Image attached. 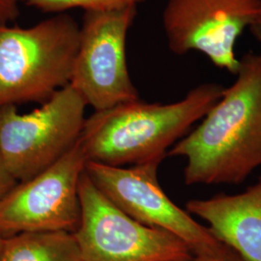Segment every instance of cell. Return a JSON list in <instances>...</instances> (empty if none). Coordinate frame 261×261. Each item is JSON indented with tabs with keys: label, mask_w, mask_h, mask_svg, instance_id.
<instances>
[{
	"label": "cell",
	"mask_w": 261,
	"mask_h": 261,
	"mask_svg": "<svg viewBox=\"0 0 261 261\" xmlns=\"http://www.w3.org/2000/svg\"><path fill=\"white\" fill-rule=\"evenodd\" d=\"M236 79L167 156L186 159V185L241 184L261 167V56L240 58Z\"/></svg>",
	"instance_id": "cell-1"
},
{
	"label": "cell",
	"mask_w": 261,
	"mask_h": 261,
	"mask_svg": "<svg viewBox=\"0 0 261 261\" xmlns=\"http://www.w3.org/2000/svg\"><path fill=\"white\" fill-rule=\"evenodd\" d=\"M224 88L208 83L197 85L174 103L139 99L94 112L85 119L80 138L87 162L113 167L162 163L168 148L221 99Z\"/></svg>",
	"instance_id": "cell-2"
},
{
	"label": "cell",
	"mask_w": 261,
	"mask_h": 261,
	"mask_svg": "<svg viewBox=\"0 0 261 261\" xmlns=\"http://www.w3.org/2000/svg\"><path fill=\"white\" fill-rule=\"evenodd\" d=\"M80 24L66 13L30 28L0 23V108L45 103L70 84Z\"/></svg>",
	"instance_id": "cell-3"
},
{
	"label": "cell",
	"mask_w": 261,
	"mask_h": 261,
	"mask_svg": "<svg viewBox=\"0 0 261 261\" xmlns=\"http://www.w3.org/2000/svg\"><path fill=\"white\" fill-rule=\"evenodd\" d=\"M86 107L68 84L31 112L19 113L17 106L0 108V156L17 182L35 176L75 145Z\"/></svg>",
	"instance_id": "cell-4"
},
{
	"label": "cell",
	"mask_w": 261,
	"mask_h": 261,
	"mask_svg": "<svg viewBox=\"0 0 261 261\" xmlns=\"http://www.w3.org/2000/svg\"><path fill=\"white\" fill-rule=\"evenodd\" d=\"M75 236L83 261H184L194 254L166 230L140 224L114 205L84 171Z\"/></svg>",
	"instance_id": "cell-5"
},
{
	"label": "cell",
	"mask_w": 261,
	"mask_h": 261,
	"mask_svg": "<svg viewBox=\"0 0 261 261\" xmlns=\"http://www.w3.org/2000/svg\"><path fill=\"white\" fill-rule=\"evenodd\" d=\"M138 7L84 12L70 85L95 112L140 99L127 63V37Z\"/></svg>",
	"instance_id": "cell-6"
},
{
	"label": "cell",
	"mask_w": 261,
	"mask_h": 261,
	"mask_svg": "<svg viewBox=\"0 0 261 261\" xmlns=\"http://www.w3.org/2000/svg\"><path fill=\"white\" fill-rule=\"evenodd\" d=\"M160 164L150 162L125 168L87 162L85 172L103 196L125 214L140 224L177 236L194 255L226 252L228 247L164 192L158 180Z\"/></svg>",
	"instance_id": "cell-7"
},
{
	"label": "cell",
	"mask_w": 261,
	"mask_h": 261,
	"mask_svg": "<svg viewBox=\"0 0 261 261\" xmlns=\"http://www.w3.org/2000/svg\"><path fill=\"white\" fill-rule=\"evenodd\" d=\"M86 164L79 140L54 165L18 182L0 200L1 232H74L81 219L79 189Z\"/></svg>",
	"instance_id": "cell-8"
},
{
	"label": "cell",
	"mask_w": 261,
	"mask_h": 261,
	"mask_svg": "<svg viewBox=\"0 0 261 261\" xmlns=\"http://www.w3.org/2000/svg\"><path fill=\"white\" fill-rule=\"evenodd\" d=\"M260 14L261 0H168L162 23L174 55L199 53L235 75L240 66L237 41Z\"/></svg>",
	"instance_id": "cell-9"
},
{
	"label": "cell",
	"mask_w": 261,
	"mask_h": 261,
	"mask_svg": "<svg viewBox=\"0 0 261 261\" xmlns=\"http://www.w3.org/2000/svg\"><path fill=\"white\" fill-rule=\"evenodd\" d=\"M186 211L243 261H261V176L242 193L190 200Z\"/></svg>",
	"instance_id": "cell-10"
},
{
	"label": "cell",
	"mask_w": 261,
	"mask_h": 261,
	"mask_svg": "<svg viewBox=\"0 0 261 261\" xmlns=\"http://www.w3.org/2000/svg\"><path fill=\"white\" fill-rule=\"evenodd\" d=\"M0 261H83L73 232L36 231L7 235Z\"/></svg>",
	"instance_id": "cell-11"
},
{
	"label": "cell",
	"mask_w": 261,
	"mask_h": 261,
	"mask_svg": "<svg viewBox=\"0 0 261 261\" xmlns=\"http://www.w3.org/2000/svg\"><path fill=\"white\" fill-rule=\"evenodd\" d=\"M146 0H21L28 7L45 13L61 14L72 9L84 12H105L138 7Z\"/></svg>",
	"instance_id": "cell-12"
},
{
	"label": "cell",
	"mask_w": 261,
	"mask_h": 261,
	"mask_svg": "<svg viewBox=\"0 0 261 261\" xmlns=\"http://www.w3.org/2000/svg\"><path fill=\"white\" fill-rule=\"evenodd\" d=\"M21 0H0V23H9L19 16Z\"/></svg>",
	"instance_id": "cell-13"
},
{
	"label": "cell",
	"mask_w": 261,
	"mask_h": 261,
	"mask_svg": "<svg viewBox=\"0 0 261 261\" xmlns=\"http://www.w3.org/2000/svg\"><path fill=\"white\" fill-rule=\"evenodd\" d=\"M16 179L11 175L0 156V200L17 185Z\"/></svg>",
	"instance_id": "cell-14"
},
{
	"label": "cell",
	"mask_w": 261,
	"mask_h": 261,
	"mask_svg": "<svg viewBox=\"0 0 261 261\" xmlns=\"http://www.w3.org/2000/svg\"><path fill=\"white\" fill-rule=\"evenodd\" d=\"M184 261H243L232 250H227L226 252L219 254L209 255H193L191 258Z\"/></svg>",
	"instance_id": "cell-15"
},
{
	"label": "cell",
	"mask_w": 261,
	"mask_h": 261,
	"mask_svg": "<svg viewBox=\"0 0 261 261\" xmlns=\"http://www.w3.org/2000/svg\"><path fill=\"white\" fill-rule=\"evenodd\" d=\"M249 30L251 31L252 36L257 41V43L260 46V51L258 54L261 56V14L260 16L254 21V23L252 24Z\"/></svg>",
	"instance_id": "cell-16"
},
{
	"label": "cell",
	"mask_w": 261,
	"mask_h": 261,
	"mask_svg": "<svg viewBox=\"0 0 261 261\" xmlns=\"http://www.w3.org/2000/svg\"><path fill=\"white\" fill-rule=\"evenodd\" d=\"M4 238H5V235L1 232V230H0V251H1V248H2V244H3V241H4Z\"/></svg>",
	"instance_id": "cell-17"
}]
</instances>
